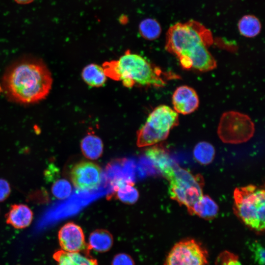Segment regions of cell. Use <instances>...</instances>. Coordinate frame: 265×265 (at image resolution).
Masks as SVG:
<instances>
[{"instance_id":"1","label":"cell","mask_w":265,"mask_h":265,"mask_svg":"<svg viewBox=\"0 0 265 265\" xmlns=\"http://www.w3.org/2000/svg\"><path fill=\"white\" fill-rule=\"evenodd\" d=\"M211 31L199 22L190 20L172 26L166 33V50L175 55L183 69L212 70L216 62L208 48L213 43Z\"/></svg>"},{"instance_id":"2","label":"cell","mask_w":265,"mask_h":265,"mask_svg":"<svg viewBox=\"0 0 265 265\" xmlns=\"http://www.w3.org/2000/svg\"><path fill=\"white\" fill-rule=\"evenodd\" d=\"M52 74L41 60L25 58L12 64L5 71L2 86L6 95L22 104L39 102L49 94L52 86Z\"/></svg>"},{"instance_id":"3","label":"cell","mask_w":265,"mask_h":265,"mask_svg":"<svg viewBox=\"0 0 265 265\" xmlns=\"http://www.w3.org/2000/svg\"><path fill=\"white\" fill-rule=\"evenodd\" d=\"M102 67L106 77L121 81L128 88H159L164 86L168 80L179 78L171 72L163 71L142 56L129 50L118 60L104 62Z\"/></svg>"},{"instance_id":"4","label":"cell","mask_w":265,"mask_h":265,"mask_svg":"<svg viewBox=\"0 0 265 265\" xmlns=\"http://www.w3.org/2000/svg\"><path fill=\"white\" fill-rule=\"evenodd\" d=\"M265 190L249 185L238 187L234 192V210L249 228L257 233L265 230Z\"/></svg>"},{"instance_id":"5","label":"cell","mask_w":265,"mask_h":265,"mask_svg":"<svg viewBox=\"0 0 265 265\" xmlns=\"http://www.w3.org/2000/svg\"><path fill=\"white\" fill-rule=\"evenodd\" d=\"M163 176L169 182L171 198L185 206L189 212L194 204L203 195L202 176L194 175L175 163Z\"/></svg>"},{"instance_id":"6","label":"cell","mask_w":265,"mask_h":265,"mask_svg":"<svg viewBox=\"0 0 265 265\" xmlns=\"http://www.w3.org/2000/svg\"><path fill=\"white\" fill-rule=\"evenodd\" d=\"M178 124V114L174 109L164 105L157 106L137 131V145L139 147L153 145L165 140L170 130Z\"/></svg>"},{"instance_id":"7","label":"cell","mask_w":265,"mask_h":265,"mask_svg":"<svg viewBox=\"0 0 265 265\" xmlns=\"http://www.w3.org/2000/svg\"><path fill=\"white\" fill-rule=\"evenodd\" d=\"M255 131L254 125L247 115L235 111L224 113L219 121L217 133L225 143L239 144L249 140Z\"/></svg>"},{"instance_id":"8","label":"cell","mask_w":265,"mask_h":265,"mask_svg":"<svg viewBox=\"0 0 265 265\" xmlns=\"http://www.w3.org/2000/svg\"><path fill=\"white\" fill-rule=\"evenodd\" d=\"M208 253L193 239L182 240L174 245L164 265H208Z\"/></svg>"},{"instance_id":"9","label":"cell","mask_w":265,"mask_h":265,"mask_svg":"<svg viewBox=\"0 0 265 265\" xmlns=\"http://www.w3.org/2000/svg\"><path fill=\"white\" fill-rule=\"evenodd\" d=\"M102 174V169L98 164L91 161H81L73 167L70 178L76 188L89 190L98 186Z\"/></svg>"},{"instance_id":"10","label":"cell","mask_w":265,"mask_h":265,"mask_svg":"<svg viewBox=\"0 0 265 265\" xmlns=\"http://www.w3.org/2000/svg\"><path fill=\"white\" fill-rule=\"evenodd\" d=\"M59 244L62 250L81 252L87 248L81 228L74 222L64 224L58 233Z\"/></svg>"},{"instance_id":"11","label":"cell","mask_w":265,"mask_h":265,"mask_svg":"<svg viewBox=\"0 0 265 265\" xmlns=\"http://www.w3.org/2000/svg\"><path fill=\"white\" fill-rule=\"evenodd\" d=\"M174 110L182 114L194 112L198 107L199 100L195 90L187 85H182L174 91L172 97Z\"/></svg>"},{"instance_id":"12","label":"cell","mask_w":265,"mask_h":265,"mask_svg":"<svg viewBox=\"0 0 265 265\" xmlns=\"http://www.w3.org/2000/svg\"><path fill=\"white\" fill-rule=\"evenodd\" d=\"M33 216L32 211L27 206L13 204L5 215L6 222L15 228L23 229L30 224Z\"/></svg>"},{"instance_id":"13","label":"cell","mask_w":265,"mask_h":265,"mask_svg":"<svg viewBox=\"0 0 265 265\" xmlns=\"http://www.w3.org/2000/svg\"><path fill=\"white\" fill-rule=\"evenodd\" d=\"M145 155L155 168L163 176L175 163L167 150L161 145H157L148 149Z\"/></svg>"},{"instance_id":"14","label":"cell","mask_w":265,"mask_h":265,"mask_svg":"<svg viewBox=\"0 0 265 265\" xmlns=\"http://www.w3.org/2000/svg\"><path fill=\"white\" fill-rule=\"evenodd\" d=\"M53 258L58 265H98L96 260L80 252L61 250L54 254Z\"/></svg>"},{"instance_id":"15","label":"cell","mask_w":265,"mask_h":265,"mask_svg":"<svg viewBox=\"0 0 265 265\" xmlns=\"http://www.w3.org/2000/svg\"><path fill=\"white\" fill-rule=\"evenodd\" d=\"M218 211V207L216 203L208 195H203L194 204L189 213L210 220L217 215Z\"/></svg>"},{"instance_id":"16","label":"cell","mask_w":265,"mask_h":265,"mask_svg":"<svg viewBox=\"0 0 265 265\" xmlns=\"http://www.w3.org/2000/svg\"><path fill=\"white\" fill-rule=\"evenodd\" d=\"M113 189L116 192V196L124 203L132 204L138 199V190L133 187L131 180L120 179L114 182Z\"/></svg>"},{"instance_id":"17","label":"cell","mask_w":265,"mask_h":265,"mask_svg":"<svg viewBox=\"0 0 265 265\" xmlns=\"http://www.w3.org/2000/svg\"><path fill=\"white\" fill-rule=\"evenodd\" d=\"M112 244L113 238L111 234L106 230L98 229L90 234L87 249L104 252L109 250Z\"/></svg>"},{"instance_id":"18","label":"cell","mask_w":265,"mask_h":265,"mask_svg":"<svg viewBox=\"0 0 265 265\" xmlns=\"http://www.w3.org/2000/svg\"><path fill=\"white\" fill-rule=\"evenodd\" d=\"M83 155L87 158L95 160L99 158L103 152V143L98 136L89 133L84 137L80 142Z\"/></svg>"},{"instance_id":"19","label":"cell","mask_w":265,"mask_h":265,"mask_svg":"<svg viewBox=\"0 0 265 265\" xmlns=\"http://www.w3.org/2000/svg\"><path fill=\"white\" fill-rule=\"evenodd\" d=\"M81 77L84 81L91 87H101L106 80L103 68L94 63L89 64L83 69Z\"/></svg>"},{"instance_id":"20","label":"cell","mask_w":265,"mask_h":265,"mask_svg":"<svg viewBox=\"0 0 265 265\" xmlns=\"http://www.w3.org/2000/svg\"><path fill=\"white\" fill-rule=\"evenodd\" d=\"M240 33L247 37H253L260 32L261 25L259 20L253 15L243 16L238 23Z\"/></svg>"},{"instance_id":"21","label":"cell","mask_w":265,"mask_h":265,"mask_svg":"<svg viewBox=\"0 0 265 265\" xmlns=\"http://www.w3.org/2000/svg\"><path fill=\"white\" fill-rule=\"evenodd\" d=\"M215 155L213 146L210 143L201 141L198 143L193 150L195 159L200 164L207 165L213 160Z\"/></svg>"},{"instance_id":"22","label":"cell","mask_w":265,"mask_h":265,"mask_svg":"<svg viewBox=\"0 0 265 265\" xmlns=\"http://www.w3.org/2000/svg\"><path fill=\"white\" fill-rule=\"evenodd\" d=\"M139 31L144 38L154 40L159 36L161 27L156 20L153 19H147L141 22L139 25Z\"/></svg>"},{"instance_id":"23","label":"cell","mask_w":265,"mask_h":265,"mask_svg":"<svg viewBox=\"0 0 265 265\" xmlns=\"http://www.w3.org/2000/svg\"><path fill=\"white\" fill-rule=\"evenodd\" d=\"M52 192L58 199L68 197L72 192V186L66 180L61 179L56 181L52 186Z\"/></svg>"},{"instance_id":"24","label":"cell","mask_w":265,"mask_h":265,"mask_svg":"<svg viewBox=\"0 0 265 265\" xmlns=\"http://www.w3.org/2000/svg\"><path fill=\"white\" fill-rule=\"evenodd\" d=\"M215 265H241V264L237 255L225 251L218 256Z\"/></svg>"},{"instance_id":"25","label":"cell","mask_w":265,"mask_h":265,"mask_svg":"<svg viewBox=\"0 0 265 265\" xmlns=\"http://www.w3.org/2000/svg\"><path fill=\"white\" fill-rule=\"evenodd\" d=\"M250 248L252 252L254 261L257 265H264L265 250L262 244L256 241L251 243Z\"/></svg>"},{"instance_id":"26","label":"cell","mask_w":265,"mask_h":265,"mask_svg":"<svg viewBox=\"0 0 265 265\" xmlns=\"http://www.w3.org/2000/svg\"><path fill=\"white\" fill-rule=\"evenodd\" d=\"M112 265H134V262L129 255L121 253L114 257Z\"/></svg>"},{"instance_id":"27","label":"cell","mask_w":265,"mask_h":265,"mask_svg":"<svg viewBox=\"0 0 265 265\" xmlns=\"http://www.w3.org/2000/svg\"><path fill=\"white\" fill-rule=\"evenodd\" d=\"M11 188L7 181L0 179V202L4 201L9 195Z\"/></svg>"},{"instance_id":"28","label":"cell","mask_w":265,"mask_h":265,"mask_svg":"<svg viewBox=\"0 0 265 265\" xmlns=\"http://www.w3.org/2000/svg\"><path fill=\"white\" fill-rule=\"evenodd\" d=\"M17 3L21 4H26L30 3L34 0H14Z\"/></svg>"}]
</instances>
